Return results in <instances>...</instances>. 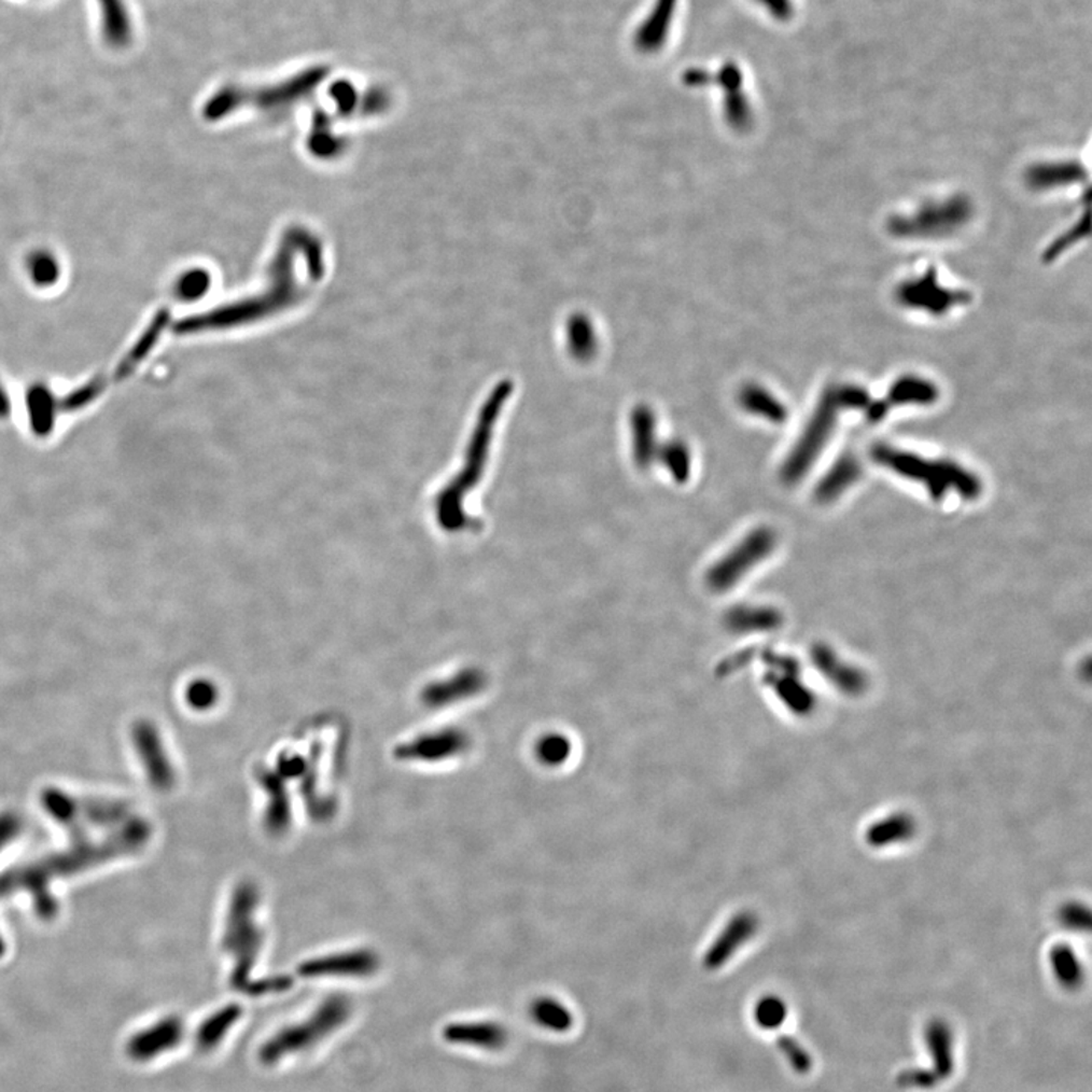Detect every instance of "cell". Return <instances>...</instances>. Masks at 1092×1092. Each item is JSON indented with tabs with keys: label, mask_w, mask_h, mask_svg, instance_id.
<instances>
[{
	"label": "cell",
	"mask_w": 1092,
	"mask_h": 1092,
	"mask_svg": "<svg viewBox=\"0 0 1092 1092\" xmlns=\"http://www.w3.org/2000/svg\"><path fill=\"white\" fill-rule=\"evenodd\" d=\"M59 824L75 838L72 846L62 850L61 853L51 854L42 860L33 862L26 867L11 869L0 876V898L18 893V891H29L33 895L37 913L42 919L50 920L57 913V901L52 897L50 886H47L52 879L136 852L150 841L152 831L146 821L134 818L116 828L110 838L96 842L90 838H84L83 821L80 820L76 811L70 813Z\"/></svg>",
	"instance_id": "cell-1"
},
{
	"label": "cell",
	"mask_w": 1092,
	"mask_h": 1092,
	"mask_svg": "<svg viewBox=\"0 0 1092 1092\" xmlns=\"http://www.w3.org/2000/svg\"><path fill=\"white\" fill-rule=\"evenodd\" d=\"M501 406H503V396H501V392H498L495 396L490 397L489 403L481 410L477 426H475L470 445L464 452L462 470L457 472L456 477L440 490L434 501L436 521L440 529L449 531V533H459V531L475 527L474 519L464 510V500L472 489L477 488L482 478Z\"/></svg>",
	"instance_id": "cell-2"
},
{
	"label": "cell",
	"mask_w": 1092,
	"mask_h": 1092,
	"mask_svg": "<svg viewBox=\"0 0 1092 1092\" xmlns=\"http://www.w3.org/2000/svg\"><path fill=\"white\" fill-rule=\"evenodd\" d=\"M258 910V887L251 882H240L229 898L222 947L234 961L232 985L241 993H247L252 983L251 971L265 942Z\"/></svg>",
	"instance_id": "cell-3"
},
{
	"label": "cell",
	"mask_w": 1092,
	"mask_h": 1092,
	"mask_svg": "<svg viewBox=\"0 0 1092 1092\" xmlns=\"http://www.w3.org/2000/svg\"><path fill=\"white\" fill-rule=\"evenodd\" d=\"M352 1013V1003L347 995L334 994L314 1010L307 1021L282 1028L260 1049V1061L265 1065L277 1064L289 1054L313 1049L326 1036L344 1026Z\"/></svg>",
	"instance_id": "cell-4"
},
{
	"label": "cell",
	"mask_w": 1092,
	"mask_h": 1092,
	"mask_svg": "<svg viewBox=\"0 0 1092 1092\" xmlns=\"http://www.w3.org/2000/svg\"><path fill=\"white\" fill-rule=\"evenodd\" d=\"M880 463L887 464L894 471L901 472L906 477L923 481L934 495H941L949 489H956L965 496H975L979 485L968 472L952 463H928L919 457L894 451L891 448H879L876 451Z\"/></svg>",
	"instance_id": "cell-5"
},
{
	"label": "cell",
	"mask_w": 1092,
	"mask_h": 1092,
	"mask_svg": "<svg viewBox=\"0 0 1092 1092\" xmlns=\"http://www.w3.org/2000/svg\"><path fill=\"white\" fill-rule=\"evenodd\" d=\"M774 546L775 534L771 530L753 531L731 551L720 557L718 562L712 564L705 575V583L713 592H726V590L733 589L753 568L771 555Z\"/></svg>",
	"instance_id": "cell-6"
},
{
	"label": "cell",
	"mask_w": 1092,
	"mask_h": 1092,
	"mask_svg": "<svg viewBox=\"0 0 1092 1092\" xmlns=\"http://www.w3.org/2000/svg\"><path fill=\"white\" fill-rule=\"evenodd\" d=\"M470 746L471 738L466 731L459 727H444L403 742L393 754L400 761L433 765L454 760L466 753Z\"/></svg>",
	"instance_id": "cell-7"
},
{
	"label": "cell",
	"mask_w": 1092,
	"mask_h": 1092,
	"mask_svg": "<svg viewBox=\"0 0 1092 1092\" xmlns=\"http://www.w3.org/2000/svg\"><path fill=\"white\" fill-rule=\"evenodd\" d=\"M842 400L844 397H841V400H838V397H827L821 404L815 418L809 422L803 437L795 445L793 454L787 457L785 466L782 470L783 480L794 482L803 477L804 472L809 470L813 460L820 454L824 442L830 436L831 430H834L836 407L842 403Z\"/></svg>",
	"instance_id": "cell-8"
},
{
	"label": "cell",
	"mask_w": 1092,
	"mask_h": 1092,
	"mask_svg": "<svg viewBox=\"0 0 1092 1092\" xmlns=\"http://www.w3.org/2000/svg\"><path fill=\"white\" fill-rule=\"evenodd\" d=\"M760 921L756 913L742 910L727 921L718 936L703 954V967L708 971H716L737 956L738 952L752 941L759 932Z\"/></svg>",
	"instance_id": "cell-9"
},
{
	"label": "cell",
	"mask_w": 1092,
	"mask_h": 1092,
	"mask_svg": "<svg viewBox=\"0 0 1092 1092\" xmlns=\"http://www.w3.org/2000/svg\"><path fill=\"white\" fill-rule=\"evenodd\" d=\"M132 741L151 785L159 790H169L177 774L157 727L150 720H140L132 728Z\"/></svg>",
	"instance_id": "cell-10"
},
{
	"label": "cell",
	"mask_w": 1092,
	"mask_h": 1092,
	"mask_svg": "<svg viewBox=\"0 0 1092 1092\" xmlns=\"http://www.w3.org/2000/svg\"><path fill=\"white\" fill-rule=\"evenodd\" d=\"M380 968V957L373 950L359 949L326 954L303 962L298 975L306 979L319 977H369Z\"/></svg>",
	"instance_id": "cell-11"
},
{
	"label": "cell",
	"mask_w": 1092,
	"mask_h": 1092,
	"mask_svg": "<svg viewBox=\"0 0 1092 1092\" xmlns=\"http://www.w3.org/2000/svg\"><path fill=\"white\" fill-rule=\"evenodd\" d=\"M485 672L467 668V670L456 672L451 677L442 678L439 682L430 683L423 687L421 701L429 709H445L449 705L462 703L470 698L478 696L486 687Z\"/></svg>",
	"instance_id": "cell-12"
},
{
	"label": "cell",
	"mask_w": 1092,
	"mask_h": 1092,
	"mask_svg": "<svg viewBox=\"0 0 1092 1092\" xmlns=\"http://www.w3.org/2000/svg\"><path fill=\"white\" fill-rule=\"evenodd\" d=\"M771 672L767 675L768 685L774 689L775 696L790 712L797 715H809L815 708V698L811 690L798 680V668L793 659L772 657Z\"/></svg>",
	"instance_id": "cell-13"
},
{
	"label": "cell",
	"mask_w": 1092,
	"mask_h": 1092,
	"mask_svg": "<svg viewBox=\"0 0 1092 1092\" xmlns=\"http://www.w3.org/2000/svg\"><path fill=\"white\" fill-rule=\"evenodd\" d=\"M184 1038V1023L178 1017H167L154 1026L134 1035L128 1042L129 1058L136 1061H151L167 1050H172Z\"/></svg>",
	"instance_id": "cell-14"
},
{
	"label": "cell",
	"mask_w": 1092,
	"mask_h": 1092,
	"mask_svg": "<svg viewBox=\"0 0 1092 1092\" xmlns=\"http://www.w3.org/2000/svg\"><path fill=\"white\" fill-rule=\"evenodd\" d=\"M444 1039L454 1046L475 1047V1049L498 1051L508 1044V1031L495 1021H464L448 1024L444 1028Z\"/></svg>",
	"instance_id": "cell-15"
},
{
	"label": "cell",
	"mask_w": 1092,
	"mask_h": 1092,
	"mask_svg": "<svg viewBox=\"0 0 1092 1092\" xmlns=\"http://www.w3.org/2000/svg\"><path fill=\"white\" fill-rule=\"evenodd\" d=\"M258 783L266 794L265 827L272 835H282L289 830L292 821V808L288 787L284 785V778L280 772L272 770H260Z\"/></svg>",
	"instance_id": "cell-16"
},
{
	"label": "cell",
	"mask_w": 1092,
	"mask_h": 1092,
	"mask_svg": "<svg viewBox=\"0 0 1092 1092\" xmlns=\"http://www.w3.org/2000/svg\"><path fill=\"white\" fill-rule=\"evenodd\" d=\"M678 0H656L648 17L639 26L634 33V46L641 54L652 55L659 52L670 36L672 20Z\"/></svg>",
	"instance_id": "cell-17"
},
{
	"label": "cell",
	"mask_w": 1092,
	"mask_h": 1092,
	"mask_svg": "<svg viewBox=\"0 0 1092 1092\" xmlns=\"http://www.w3.org/2000/svg\"><path fill=\"white\" fill-rule=\"evenodd\" d=\"M926 1042L932 1058V1072L939 1082H946L954 1072L953 1031L947 1021L935 1018L926 1027Z\"/></svg>",
	"instance_id": "cell-18"
},
{
	"label": "cell",
	"mask_w": 1092,
	"mask_h": 1092,
	"mask_svg": "<svg viewBox=\"0 0 1092 1092\" xmlns=\"http://www.w3.org/2000/svg\"><path fill=\"white\" fill-rule=\"evenodd\" d=\"M170 314L169 311L162 310L154 316V319L148 325V328L141 333L136 344L129 348L124 359L117 364L116 370H114V381H124L139 367V364L151 354L152 349L157 347L158 340L162 339L163 333H165L167 323H169Z\"/></svg>",
	"instance_id": "cell-19"
},
{
	"label": "cell",
	"mask_w": 1092,
	"mask_h": 1092,
	"mask_svg": "<svg viewBox=\"0 0 1092 1092\" xmlns=\"http://www.w3.org/2000/svg\"><path fill=\"white\" fill-rule=\"evenodd\" d=\"M916 834V821L906 812H895L869 826L865 839L872 849H885L908 842Z\"/></svg>",
	"instance_id": "cell-20"
},
{
	"label": "cell",
	"mask_w": 1092,
	"mask_h": 1092,
	"mask_svg": "<svg viewBox=\"0 0 1092 1092\" xmlns=\"http://www.w3.org/2000/svg\"><path fill=\"white\" fill-rule=\"evenodd\" d=\"M26 406L33 434L39 437L51 434L59 414L58 400L52 390L44 384H33L26 393Z\"/></svg>",
	"instance_id": "cell-21"
},
{
	"label": "cell",
	"mask_w": 1092,
	"mask_h": 1092,
	"mask_svg": "<svg viewBox=\"0 0 1092 1092\" xmlns=\"http://www.w3.org/2000/svg\"><path fill=\"white\" fill-rule=\"evenodd\" d=\"M815 662L818 664L820 671L849 696H859L867 687V678L860 671L839 662L828 649H816Z\"/></svg>",
	"instance_id": "cell-22"
},
{
	"label": "cell",
	"mask_w": 1092,
	"mask_h": 1092,
	"mask_svg": "<svg viewBox=\"0 0 1092 1092\" xmlns=\"http://www.w3.org/2000/svg\"><path fill=\"white\" fill-rule=\"evenodd\" d=\"M530 1017L538 1027L555 1034H566L574 1026L570 1008L555 997L536 998L531 1003Z\"/></svg>",
	"instance_id": "cell-23"
},
{
	"label": "cell",
	"mask_w": 1092,
	"mask_h": 1092,
	"mask_svg": "<svg viewBox=\"0 0 1092 1092\" xmlns=\"http://www.w3.org/2000/svg\"><path fill=\"white\" fill-rule=\"evenodd\" d=\"M243 1013L239 1005H228L224 1009L215 1012L214 1016L208 1018L200 1024L198 1035H196V1047L202 1053L214 1050L215 1047L221 1044L225 1035L228 1034L229 1028L239 1021V1018Z\"/></svg>",
	"instance_id": "cell-24"
},
{
	"label": "cell",
	"mask_w": 1092,
	"mask_h": 1092,
	"mask_svg": "<svg viewBox=\"0 0 1092 1092\" xmlns=\"http://www.w3.org/2000/svg\"><path fill=\"white\" fill-rule=\"evenodd\" d=\"M780 616L774 608L768 607H750V605H739L727 613L726 624L728 629L734 631V633H754V631H765L775 629L779 626Z\"/></svg>",
	"instance_id": "cell-25"
},
{
	"label": "cell",
	"mask_w": 1092,
	"mask_h": 1092,
	"mask_svg": "<svg viewBox=\"0 0 1092 1092\" xmlns=\"http://www.w3.org/2000/svg\"><path fill=\"white\" fill-rule=\"evenodd\" d=\"M102 11V29L107 43L122 47L131 40V22L124 5V0H99Z\"/></svg>",
	"instance_id": "cell-26"
},
{
	"label": "cell",
	"mask_w": 1092,
	"mask_h": 1092,
	"mask_svg": "<svg viewBox=\"0 0 1092 1092\" xmlns=\"http://www.w3.org/2000/svg\"><path fill=\"white\" fill-rule=\"evenodd\" d=\"M1050 965L1058 982L1065 990L1075 991L1077 988L1082 986L1083 967L1072 946H1068V943H1058V946H1054L1050 952Z\"/></svg>",
	"instance_id": "cell-27"
},
{
	"label": "cell",
	"mask_w": 1092,
	"mask_h": 1092,
	"mask_svg": "<svg viewBox=\"0 0 1092 1092\" xmlns=\"http://www.w3.org/2000/svg\"><path fill=\"white\" fill-rule=\"evenodd\" d=\"M536 759L546 768H560L571 759L572 741L559 731L545 733L534 746Z\"/></svg>",
	"instance_id": "cell-28"
},
{
	"label": "cell",
	"mask_w": 1092,
	"mask_h": 1092,
	"mask_svg": "<svg viewBox=\"0 0 1092 1092\" xmlns=\"http://www.w3.org/2000/svg\"><path fill=\"white\" fill-rule=\"evenodd\" d=\"M633 460L641 470L656 463L659 447H657L656 431L652 422L646 421V416L634 426L633 434Z\"/></svg>",
	"instance_id": "cell-29"
},
{
	"label": "cell",
	"mask_w": 1092,
	"mask_h": 1092,
	"mask_svg": "<svg viewBox=\"0 0 1092 1092\" xmlns=\"http://www.w3.org/2000/svg\"><path fill=\"white\" fill-rule=\"evenodd\" d=\"M657 459L660 460L664 470L670 472L672 478L678 482H685L689 480L690 470H692V454H690L689 448L686 447L682 442H672L667 447L659 449V456Z\"/></svg>",
	"instance_id": "cell-30"
},
{
	"label": "cell",
	"mask_w": 1092,
	"mask_h": 1092,
	"mask_svg": "<svg viewBox=\"0 0 1092 1092\" xmlns=\"http://www.w3.org/2000/svg\"><path fill=\"white\" fill-rule=\"evenodd\" d=\"M787 1005L779 995L770 994L761 997L754 1008V1021L764 1031H778L785 1024Z\"/></svg>",
	"instance_id": "cell-31"
},
{
	"label": "cell",
	"mask_w": 1092,
	"mask_h": 1092,
	"mask_svg": "<svg viewBox=\"0 0 1092 1092\" xmlns=\"http://www.w3.org/2000/svg\"><path fill=\"white\" fill-rule=\"evenodd\" d=\"M107 388V380L103 377L92 378L90 381L85 382L76 390L67 393L65 397L58 400L59 411L62 414H73V411L83 410V408L90 406L102 395L103 390Z\"/></svg>",
	"instance_id": "cell-32"
},
{
	"label": "cell",
	"mask_w": 1092,
	"mask_h": 1092,
	"mask_svg": "<svg viewBox=\"0 0 1092 1092\" xmlns=\"http://www.w3.org/2000/svg\"><path fill=\"white\" fill-rule=\"evenodd\" d=\"M28 272L33 284L39 288H51L59 280L61 267L51 252L37 251L28 258Z\"/></svg>",
	"instance_id": "cell-33"
},
{
	"label": "cell",
	"mask_w": 1092,
	"mask_h": 1092,
	"mask_svg": "<svg viewBox=\"0 0 1092 1092\" xmlns=\"http://www.w3.org/2000/svg\"><path fill=\"white\" fill-rule=\"evenodd\" d=\"M857 472H859V470H857L854 460H842V462L830 472L827 480L821 482L818 489V496L821 500L828 501L831 500L836 493H841L849 482L852 485L854 478L857 477Z\"/></svg>",
	"instance_id": "cell-34"
},
{
	"label": "cell",
	"mask_w": 1092,
	"mask_h": 1092,
	"mask_svg": "<svg viewBox=\"0 0 1092 1092\" xmlns=\"http://www.w3.org/2000/svg\"><path fill=\"white\" fill-rule=\"evenodd\" d=\"M778 1049L797 1075H808V1073H811L813 1067L811 1053H809L803 1044L798 1041V1039H795L794 1036H779Z\"/></svg>",
	"instance_id": "cell-35"
},
{
	"label": "cell",
	"mask_w": 1092,
	"mask_h": 1092,
	"mask_svg": "<svg viewBox=\"0 0 1092 1092\" xmlns=\"http://www.w3.org/2000/svg\"><path fill=\"white\" fill-rule=\"evenodd\" d=\"M185 700L195 711H208L218 703L219 692L213 682L206 678H198L192 682L185 690Z\"/></svg>",
	"instance_id": "cell-36"
},
{
	"label": "cell",
	"mask_w": 1092,
	"mask_h": 1092,
	"mask_svg": "<svg viewBox=\"0 0 1092 1092\" xmlns=\"http://www.w3.org/2000/svg\"><path fill=\"white\" fill-rule=\"evenodd\" d=\"M895 1083L902 1090H934L938 1087L939 1079L930 1068H908L902 1069L895 1077Z\"/></svg>",
	"instance_id": "cell-37"
},
{
	"label": "cell",
	"mask_w": 1092,
	"mask_h": 1092,
	"mask_svg": "<svg viewBox=\"0 0 1092 1092\" xmlns=\"http://www.w3.org/2000/svg\"><path fill=\"white\" fill-rule=\"evenodd\" d=\"M1062 926L1073 932H1088L1091 928V910L1083 902H1067L1060 912Z\"/></svg>",
	"instance_id": "cell-38"
},
{
	"label": "cell",
	"mask_w": 1092,
	"mask_h": 1092,
	"mask_svg": "<svg viewBox=\"0 0 1092 1092\" xmlns=\"http://www.w3.org/2000/svg\"><path fill=\"white\" fill-rule=\"evenodd\" d=\"M207 289L208 275L200 272V270H193L178 281L177 293L181 299H196L202 296Z\"/></svg>",
	"instance_id": "cell-39"
},
{
	"label": "cell",
	"mask_w": 1092,
	"mask_h": 1092,
	"mask_svg": "<svg viewBox=\"0 0 1092 1092\" xmlns=\"http://www.w3.org/2000/svg\"><path fill=\"white\" fill-rule=\"evenodd\" d=\"M20 828L22 821L14 813L6 812L0 815V852L20 834Z\"/></svg>",
	"instance_id": "cell-40"
},
{
	"label": "cell",
	"mask_w": 1092,
	"mask_h": 1092,
	"mask_svg": "<svg viewBox=\"0 0 1092 1092\" xmlns=\"http://www.w3.org/2000/svg\"><path fill=\"white\" fill-rule=\"evenodd\" d=\"M772 17L780 22L790 20L794 16L793 0H756Z\"/></svg>",
	"instance_id": "cell-41"
},
{
	"label": "cell",
	"mask_w": 1092,
	"mask_h": 1092,
	"mask_svg": "<svg viewBox=\"0 0 1092 1092\" xmlns=\"http://www.w3.org/2000/svg\"><path fill=\"white\" fill-rule=\"evenodd\" d=\"M11 411V403L9 392L3 388L0 382V419L9 418Z\"/></svg>",
	"instance_id": "cell-42"
},
{
	"label": "cell",
	"mask_w": 1092,
	"mask_h": 1092,
	"mask_svg": "<svg viewBox=\"0 0 1092 1092\" xmlns=\"http://www.w3.org/2000/svg\"><path fill=\"white\" fill-rule=\"evenodd\" d=\"M5 953V942H3L2 936H0V956Z\"/></svg>",
	"instance_id": "cell-43"
}]
</instances>
